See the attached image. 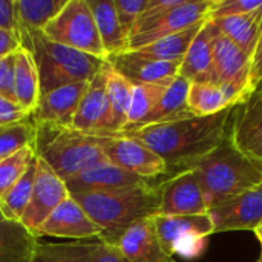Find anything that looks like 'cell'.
I'll return each instance as SVG.
<instances>
[{
    "instance_id": "28",
    "label": "cell",
    "mask_w": 262,
    "mask_h": 262,
    "mask_svg": "<svg viewBox=\"0 0 262 262\" xmlns=\"http://www.w3.org/2000/svg\"><path fill=\"white\" fill-rule=\"evenodd\" d=\"M216 25L220 32L226 35L230 41L239 46L247 55H253L258 40H259V18L258 9L255 12L226 17L220 20H210Z\"/></svg>"
},
{
    "instance_id": "38",
    "label": "cell",
    "mask_w": 262,
    "mask_h": 262,
    "mask_svg": "<svg viewBox=\"0 0 262 262\" xmlns=\"http://www.w3.org/2000/svg\"><path fill=\"white\" fill-rule=\"evenodd\" d=\"M0 95L15 101L14 89V54L0 58ZM17 103V101H15Z\"/></svg>"
},
{
    "instance_id": "44",
    "label": "cell",
    "mask_w": 262,
    "mask_h": 262,
    "mask_svg": "<svg viewBox=\"0 0 262 262\" xmlns=\"http://www.w3.org/2000/svg\"><path fill=\"white\" fill-rule=\"evenodd\" d=\"M255 235H256V238H258V241L261 243V246H262V223L259 224V227L255 230Z\"/></svg>"
},
{
    "instance_id": "12",
    "label": "cell",
    "mask_w": 262,
    "mask_h": 262,
    "mask_svg": "<svg viewBox=\"0 0 262 262\" xmlns=\"http://www.w3.org/2000/svg\"><path fill=\"white\" fill-rule=\"evenodd\" d=\"M69 195L71 193L66 187L64 180L58 177L45 161L38 158L34 190L20 223L31 233L35 235L38 227Z\"/></svg>"
},
{
    "instance_id": "41",
    "label": "cell",
    "mask_w": 262,
    "mask_h": 262,
    "mask_svg": "<svg viewBox=\"0 0 262 262\" xmlns=\"http://www.w3.org/2000/svg\"><path fill=\"white\" fill-rule=\"evenodd\" d=\"M92 262H129L115 246L106 244V243H98L97 252L92 258Z\"/></svg>"
},
{
    "instance_id": "19",
    "label": "cell",
    "mask_w": 262,
    "mask_h": 262,
    "mask_svg": "<svg viewBox=\"0 0 262 262\" xmlns=\"http://www.w3.org/2000/svg\"><path fill=\"white\" fill-rule=\"evenodd\" d=\"M115 247L129 262H175L158 238L154 218L130 226L120 236Z\"/></svg>"
},
{
    "instance_id": "32",
    "label": "cell",
    "mask_w": 262,
    "mask_h": 262,
    "mask_svg": "<svg viewBox=\"0 0 262 262\" xmlns=\"http://www.w3.org/2000/svg\"><path fill=\"white\" fill-rule=\"evenodd\" d=\"M68 0H15L18 28L43 31Z\"/></svg>"
},
{
    "instance_id": "25",
    "label": "cell",
    "mask_w": 262,
    "mask_h": 262,
    "mask_svg": "<svg viewBox=\"0 0 262 262\" xmlns=\"http://www.w3.org/2000/svg\"><path fill=\"white\" fill-rule=\"evenodd\" d=\"M88 5L94 14L107 58L126 52L129 49V38L120 26L114 0H88Z\"/></svg>"
},
{
    "instance_id": "14",
    "label": "cell",
    "mask_w": 262,
    "mask_h": 262,
    "mask_svg": "<svg viewBox=\"0 0 262 262\" xmlns=\"http://www.w3.org/2000/svg\"><path fill=\"white\" fill-rule=\"evenodd\" d=\"M35 236H52L71 241H89L101 239L100 227L91 220L80 203L69 195L38 227Z\"/></svg>"
},
{
    "instance_id": "30",
    "label": "cell",
    "mask_w": 262,
    "mask_h": 262,
    "mask_svg": "<svg viewBox=\"0 0 262 262\" xmlns=\"http://www.w3.org/2000/svg\"><path fill=\"white\" fill-rule=\"evenodd\" d=\"M100 241L38 243L32 262H92Z\"/></svg>"
},
{
    "instance_id": "46",
    "label": "cell",
    "mask_w": 262,
    "mask_h": 262,
    "mask_svg": "<svg viewBox=\"0 0 262 262\" xmlns=\"http://www.w3.org/2000/svg\"><path fill=\"white\" fill-rule=\"evenodd\" d=\"M255 92H262V81L259 83V86L256 88V91H255ZM255 92H253V94H255Z\"/></svg>"
},
{
    "instance_id": "21",
    "label": "cell",
    "mask_w": 262,
    "mask_h": 262,
    "mask_svg": "<svg viewBox=\"0 0 262 262\" xmlns=\"http://www.w3.org/2000/svg\"><path fill=\"white\" fill-rule=\"evenodd\" d=\"M220 29L213 21H206L189 46L178 75L190 83H215L213 72V40Z\"/></svg>"
},
{
    "instance_id": "2",
    "label": "cell",
    "mask_w": 262,
    "mask_h": 262,
    "mask_svg": "<svg viewBox=\"0 0 262 262\" xmlns=\"http://www.w3.org/2000/svg\"><path fill=\"white\" fill-rule=\"evenodd\" d=\"M72 196L100 227V243L111 246H115L120 236L135 223L158 215L160 207L158 184H154V181L135 187Z\"/></svg>"
},
{
    "instance_id": "17",
    "label": "cell",
    "mask_w": 262,
    "mask_h": 262,
    "mask_svg": "<svg viewBox=\"0 0 262 262\" xmlns=\"http://www.w3.org/2000/svg\"><path fill=\"white\" fill-rule=\"evenodd\" d=\"M89 81H80L41 94L37 107L31 114L35 124H54L72 127L77 107L88 89Z\"/></svg>"
},
{
    "instance_id": "36",
    "label": "cell",
    "mask_w": 262,
    "mask_h": 262,
    "mask_svg": "<svg viewBox=\"0 0 262 262\" xmlns=\"http://www.w3.org/2000/svg\"><path fill=\"white\" fill-rule=\"evenodd\" d=\"M117 17L120 21V26L127 38H130V34L141 17V14L146 11L149 0H114Z\"/></svg>"
},
{
    "instance_id": "42",
    "label": "cell",
    "mask_w": 262,
    "mask_h": 262,
    "mask_svg": "<svg viewBox=\"0 0 262 262\" xmlns=\"http://www.w3.org/2000/svg\"><path fill=\"white\" fill-rule=\"evenodd\" d=\"M262 81V35L258 40L256 49L252 55V66H250V86L255 92L256 88Z\"/></svg>"
},
{
    "instance_id": "6",
    "label": "cell",
    "mask_w": 262,
    "mask_h": 262,
    "mask_svg": "<svg viewBox=\"0 0 262 262\" xmlns=\"http://www.w3.org/2000/svg\"><path fill=\"white\" fill-rule=\"evenodd\" d=\"M213 3L215 0H149L130 34L127 51L206 23Z\"/></svg>"
},
{
    "instance_id": "11",
    "label": "cell",
    "mask_w": 262,
    "mask_h": 262,
    "mask_svg": "<svg viewBox=\"0 0 262 262\" xmlns=\"http://www.w3.org/2000/svg\"><path fill=\"white\" fill-rule=\"evenodd\" d=\"M103 152L109 163L144 180L154 181L169 172L167 164L154 150L127 135L103 137Z\"/></svg>"
},
{
    "instance_id": "33",
    "label": "cell",
    "mask_w": 262,
    "mask_h": 262,
    "mask_svg": "<svg viewBox=\"0 0 262 262\" xmlns=\"http://www.w3.org/2000/svg\"><path fill=\"white\" fill-rule=\"evenodd\" d=\"M169 83L135 84L134 86L132 103H130V111H129V117H127V124H126V129H124L123 134L141 127V124L146 121V118L157 107V104L161 100L163 94L166 92Z\"/></svg>"
},
{
    "instance_id": "47",
    "label": "cell",
    "mask_w": 262,
    "mask_h": 262,
    "mask_svg": "<svg viewBox=\"0 0 262 262\" xmlns=\"http://www.w3.org/2000/svg\"><path fill=\"white\" fill-rule=\"evenodd\" d=\"M258 262H262V250H261V256H259V259H258Z\"/></svg>"
},
{
    "instance_id": "40",
    "label": "cell",
    "mask_w": 262,
    "mask_h": 262,
    "mask_svg": "<svg viewBox=\"0 0 262 262\" xmlns=\"http://www.w3.org/2000/svg\"><path fill=\"white\" fill-rule=\"evenodd\" d=\"M0 29L18 34L15 0H0Z\"/></svg>"
},
{
    "instance_id": "5",
    "label": "cell",
    "mask_w": 262,
    "mask_h": 262,
    "mask_svg": "<svg viewBox=\"0 0 262 262\" xmlns=\"http://www.w3.org/2000/svg\"><path fill=\"white\" fill-rule=\"evenodd\" d=\"M35 155L64 181L106 161L103 137L88 135L74 127L35 124Z\"/></svg>"
},
{
    "instance_id": "31",
    "label": "cell",
    "mask_w": 262,
    "mask_h": 262,
    "mask_svg": "<svg viewBox=\"0 0 262 262\" xmlns=\"http://www.w3.org/2000/svg\"><path fill=\"white\" fill-rule=\"evenodd\" d=\"M37 167H38V157L35 155L21 178L14 184V187L0 200V212L12 221H21L23 213L31 201V195L35 184L37 177Z\"/></svg>"
},
{
    "instance_id": "37",
    "label": "cell",
    "mask_w": 262,
    "mask_h": 262,
    "mask_svg": "<svg viewBox=\"0 0 262 262\" xmlns=\"http://www.w3.org/2000/svg\"><path fill=\"white\" fill-rule=\"evenodd\" d=\"M261 5L262 0H215L207 21L255 12Z\"/></svg>"
},
{
    "instance_id": "22",
    "label": "cell",
    "mask_w": 262,
    "mask_h": 262,
    "mask_svg": "<svg viewBox=\"0 0 262 262\" xmlns=\"http://www.w3.org/2000/svg\"><path fill=\"white\" fill-rule=\"evenodd\" d=\"M14 89L17 104L31 115L41 97V84L35 60L25 48L14 54Z\"/></svg>"
},
{
    "instance_id": "24",
    "label": "cell",
    "mask_w": 262,
    "mask_h": 262,
    "mask_svg": "<svg viewBox=\"0 0 262 262\" xmlns=\"http://www.w3.org/2000/svg\"><path fill=\"white\" fill-rule=\"evenodd\" d=\"M189 88H190V81L177 75L169 83V86H167L166 92L163 94L161 100L158 101L157 107L146 118V121L141 124V127L154 126V124L175 123V121H181L186 118H192L193 115L189 111V104H187Z\"/></svg>"
},
{
    "instance_id": "9",
    "label": "cell",
    "mask_w": 262,
    "mask_h": 262,
    "mask_svg": "<svg viewBox=\"0 0 262 262\" xmlns=\"http://www.w3.org/2000/svg\"><path fill=\"white\" fill-rule=\"evenodd\" d=\"M252 58L221 32L213 40V72L220 84L238 104L247 101L253 91L250 86Z\"/></svg>"
},
{
    "instance_id": "16",
    "label": "cell",
    "mask_w": 262,
    "mask_h": 262,
    "mask_svg": "<svg viewBox=\"0 0 262 262\" xmlns=\"http://www.w3.org/2000/svg\"><path fill=\"white\" fill-rule=\"evenodd\" d=\"M230 140L233 144L262 166V92L233 107Z\"/></svg>"
},
{
    "instance_id": "35",
    "label": "cell",
    "mask_w": 262,
    "mask_h": 262,
    "mask_svg": "<svg viewBox=\"0 0 262 262\" xmlns=\"http://www.w3.org/2000/svg\"><path fill=\"white\" fill-rule=\"evenodd\" d=\"M35 157L34 147H25L3 160H0V200L14 187Z\"/></svg>"
},
{
    "instance_id": "1",
    "label": "cell",
    "mask_w": 262,
    "mask_h": 262,
    "mask_svg": "<svg viewBox=\"0 0 262 262\" xmlns=\"http://www.w3.org/2000/svg\"><path fill=\"white\" fill-rule=\"evenodd\" d=\"M233 109L210 117H192L175 123L140 127L127 135L154 150L169 167L186 170L213 152L229 135Z\"/></svg>"
},
{
    "instance_id": "43",
    "label": "cell",
    "mask_w": 262,
    "mask_h": 262,
    "mask_svg": "<svg viewBox=\"0 0 262 262\" xmlns=\"http://www.w3.org/2000/svg\"><path fill=\"white\" fill-rule=\"evenodd\" d=\"M21 48L18 34L0 29V58L15 54Z\"/></svg>"
},
{
    "instance_id": "34",
    "label": "cell",
    "mask_w": 262,
    "mask_h": 262,
    "mask_svg": "<svg viewBox=\"0 0 262 262\" xmlns=\"http://www.w3.org/2000/svg\"><path fill=\"white\" fill-rule=\"evenodd\" d=\"M35 140V123L32 117H26L20 121L0 126V160L34 146Z\"/></svg>"
},
{
    "instance_id": "10",
    "label": "cell",
    "mask_w": 262,
    "mask_h": 262,
    "mask_svg": "<svg viewBox=\"0 0 262 262\" xmlns=\"http://www.w3.org/2000/svg\"><path fill=\"white\" fill-rule=\"evenodd\" d=\"M160 207L158 215L183 216L204 215L209 206L200 181L192 169L180 170L158 184Z\"/></svg>"
},
{
    "instance_id": "45",
    "label": "cell",
    "mask_w": 262,
    "mask_h": 262,
    "mask_svg": "<svg viewBox=\"0 0 262 262\" xmlns=\"http://www.w3.org/2000/svg\"><path fill=\"white\" fill-rule=\"evenodd\" d=\"M258 18H259V37L262 35V5L258 9Z\"/></svg>"
},
{
    "instance_id": "29",
    "label": "cell",
    "mask_w": 262,
    "mask_h": 262,
    "mask_svg": "<svg viewBox=\"0 0 262 262\" xmlns=\"http://www.w3.org/2000/svg\"><path fill=\"white\" fill-rule=\"evenodd\" d=\"M204 25V23H203ZM203 25H196L193 28H189L183 32L169 35L166 38H161L158 41H154L147 46L138 48L132 52L137 55L157 60V61H167V63H181L189 46L192 45L193 38L201 31Z\"/></svg>"
},
{
    "instance_id": "4",
    "label": "cell",
    "mask_w": 262,
    "mask_h": 262,
    "mask_svg": "<svg viewBox=\"0 0 262 262\" xmlns=\"http://www.w3.org/2000/svg\"><path fill=\"white\" fill-rule=\"evenodd\" d=\"M18 37L21 48L28 49L35 60L41 94L66 84L91 81L107 61L55 43L41 31H32L20 26Z\"/></svg>"
},
{
    "instance_id": "27",
    "label": "cell",
    "mask_w": 262,
    "mask_h": 262,
    "mask_svg": "<svg viewBox=\"0 0 262 262\" xmlns=\"http://www.w3.org/2000/svg\"><path fill=\"white\" fill-rule=\"evenodd\" d=\"M187 104L193 117H210L236 106L232 97L216 83H190Z\"/></svg>"
},
{
    "instance_id": "7",
    "label": "cell",
    "mask_w": 262,
    "mask_h": 262,
    "mask_svg": "<svg viewBox=\"0 0 262 262\" xmlns=\"http://www.w3.org/2000/svg\"><path fill=\"white\" fill-rule=\"evenodd\" d=\"M41 32L55 43L107 60L88 0H68Z\"/></svg>"
},
{
    "instance_id": "18",
    "label": "cell",
    "mask_w": 262,
    "mask_h": 262,
    "mask_svg": "<svg viewBox=\"0 0 262 262\" xmlns=\"http://www.w3.org/2000/svg\"><path fill=\"white\" fill-rule=\"evenodd\" d=\"M64 183L71 195H78L135 187L150 183V180H144L138 175H134L106 160L80 172L78 175L66 180Z\"/></svg>"
},
{
    "instance_id": "26",
    "label": "cell",
    "mask_w": 262,
    "mask_h": 262,
    "mask_svg": "<svg viewBox=\"0 0 262 262\" xmlns=\"http://www.w3.org/2000/svg\"><path fill=\"white\" fill-rule=\"evenodd\" d=\"M107 132L109 137L121 135L127 124L134 84L111 66L107 75Z\"/></svg>"
},
{
    "instance_id": "8",
    "label": "cell",
    "mask_w": 262,
    "mask_h": 262,
    "mask_svg": "<svg viewBox=\"0 0 262 262\" xmlns=\"http://www.w3.org/2000/svg\"><path fill=\"white\" fill-rule=\"evenodd\" d=\"M154 223L164 250L173 258H198L206 249L207 238L215 233L209 213L183 216L155 215Z\"/></svg>"
},
{
    "instance_id": "39",
    "label": "cell",
    "mask_w": 262,
    "mask_h": 262,
    "mask_svg": "<svg viewBox=\"0 0 262 262\" xmlns=\"http://www.w3.org/2000/svg\"><path fill=\"white\" fill-rule=\"evenodd\" d=\"M29 117L15 101L0 95V126L11 124Z\"/></svg>"
},
{
    "instance_id": "15",
    "label": "cell",
    "mask_w": 262,
    "mask_h": 262,
    "mask_svg": "<svg viewBox=\"0 0 262 262\" xmlns=\"http://www.w3.org/2000/svg\"><path fill=\"white\" fill-rule=\"evenodd\" d=\"M111 64H106L89 81L88 89L77 107L72 127L95 137H109L107 132V75Z\"/></svg>"
},
{
    "instance_id": "23",
    "label": "cell",
    "mask_w": 262,
    "mask_h": 262,
    "mask_svg": "<svg viewBox=\"0 0 262 262\" xmlns=\"http://www.w3.org/2000/svg\"><path fill=\"white\" fill-rule=\"evenodd\" d=\"M38 243L21 223L8 220L0 212V262H32Z\"/></svg>"
},
{
    "instance_id": "3",
    "label": "cell",
    "mask_w": 262,
    "mask_h": 262,
    "mask_svg": "<svg viewBox=\"0 0 262 262\" xmlns=\"http://www.w3.org/2000/svg\"><path fill=\"white\" fill-rule=\"evenodd\" d=\"M190 169L200 181L209 209L262 183V166L241 152L230 135Z\"/></svg>"
},
{
    "instance_id": "20",
    "label": "cell",
    "mask_w": 262,
    "mask_h": 262,
    "mask_svg": "<svg viewBox=\"0 0 262 262\" xmlns=\"http://www.w3.org/2000/svg\"><path fill=\"white\" fill-rule=\"evenodd\" d=\"M109 64L115 72L135 84H160L172 81L180 71V63L157 61L141 55H137L132 51L114 55L107 58Z\"/></svg>"
},
{
    "instance_id": "13",
    "label": "cell",
    "mask_w": 262,
    "mask_h": 262,
    "mask_svg": "<svg viewBox=\"0 0 262 262\" xmlns=\"http://www.w3.org/2000/svg\"><path fill=\"white\" fill-rule=\"evenodd\" d=\"M215 233L256 230L262 223V183L209 209Z\"/></svg>"
}]
</instances>
